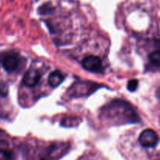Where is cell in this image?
I'll list each match as a JSON object with an SVG mask.
<instances>
[{
    "label": "cell",
    "instance_id": "cell-1",
    "mask_svg": "<svg viewBox=\"0 0 160 160\" xmlns=\"http://www.w3.org/2000/svg\"><path fill=\"white\" fill-rule=\"evenodd\" d=\"M139 142L143 147L154 148L158 142V137L156 133L152 129H146L141 132L139 136Z\"/></svg>",
    "mask_w": 160,
    "mask_h": 160
},
{
    "label": "cell",
    "instance_id": "cell-2",
    "mask_svg": "<svg viewBox=\"0 0 160 160\" xmlns=\"http://www.w3.org/2000/svg\"><path fill=\"white\" fill-rule=\"evenodd\" d=\"M83 68L92 73H100L102 71L101 59L97 56H89L84 58L82 62Z\"/></svg>",
    "mask_w": 160,
    "mask_h": 160
},
{
    "label": "cell",
    "instance_id": "cell-3",
    "mask_svg": "<svg viewBox=\"0 0 160 160\" xmlns=\"http://www.w3.org/2000/svg\"><path fill=\"white\" fill-rule=\"evenodd\" d=\"M2 65L4 70L8 73L15 71L19 65V58L15 54H8L3 59Z\"/></svg>",
    "mask_w": 160,
    "mask_h": 160
},
{
    "label": "cell",
    "instance_id": "cell-4",
    "mask_svg": "<svg viewBox=\"0 0 160 160\" xmlns=\"http://www.w3.org/2000/svg\"><path fill=\"white\" fill-rule=\"evenodd\" d=\"M41 73L38 70L31 68L25 73L23 78V83L28 87H35L39 82Z\"/></svg>",
    "mask_w": 160,
    "mask_h": 160
},
{
    "label": "cell",
    "instance_id": "cell-5",
    "mask_svg": "<svg viewBox=\"0 0 160 160\" xmlns=\"http://www.w3.org/2000/svg\"><path fill=\"white\" fill-rule=\"evenodd\" d=\"M64 79V75L59 70L53 71L48 78V83L52 88H56L63 82Z\"/></svg>",
    "mask_w": 160,
    "mask_h": 160
},
{
    "label": "cell",
    "instance_id": "cell-6",
    "mask_svg": "<svg viewBox=\"0 0 160 160\" xmlns=\"http://www.w3.org/2000/svg\"><path fill=\"white\" fill-rule=\"evenodd\" d=\"M13 154L11 151L6 148L2 147L0 145V160H13Z\"/></svg>",
    "mask_w": 160,
    "mask_h": 160
},
{
    "label": "cell",
    "instance_id": "cell-7",
    "mask_svg": "<svg viewBox=\"0 0 160 160\" xmlns=\"http://www.w3.org/2000/svg\"><path fill=\"white\" fill-rule=\"evenodd\" d=\"M149 60L155 67H160V50L151 53L149 56Z\"/></svg>",
    "mask_w": 160,
    "mask_h": 160
},
{
    "label": "cell",
    "instance_id": "cell-8",
    "mask_svg": "<svg viewBox=\"0 0 160 160\" xmlns=\"http://www.w3.org/2000/svg\"><path fill=\"white\" fill-rule=\"evenodd\" d=\"M53 9H54V8L52 6L51 3L46 2L44 3L43 5H42V6L38 9V12H39V13L45 15V14L50 13V12L53 10Z\"/></svg>",
    "mask_w": 160,
    "mask_h": 160
},
{
    "label": "cell",
    "instance_id": "cell-9",
    "mask_svg": "<svg viewBox=\"0 0 160 160\" xmlns=\"http://www.w3.org/2000/svg\"><path fill=\"white\" fill-rule=\"evenodd\" d=\"M138 86V81L136 79L130 80V81H128L127 83V89H128L130 92H134L136 91V89L137 88Z\"/></svg>",
    "mask_w": 160,
    "mask_h": 160
},
{
    "label": "cell",
    "instance_id": "cell-10",
    "mask_svg": "<svg viewBox=\"0 0 160 160\" xmlns=\"http://www.w3.org/2000/svg\"><path fill=\"white\" fill-rule=\"evenodd\" d=\"M40 160H46L45 159H43V158H42V159H41Z\"/></svg>",
    "mask_w": 160,
    "mask_h": 160
}]
</instances>
